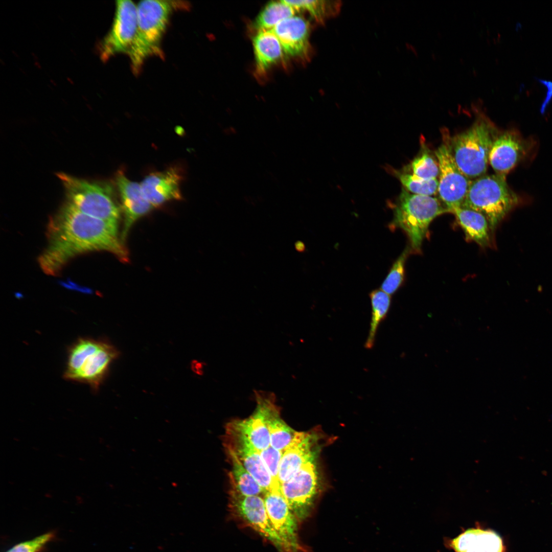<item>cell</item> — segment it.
Returning a JSON list of instances; mask_svg holds the SVG:
<instances>
[{
    "label": "cell",
    "mask_w": 552,
    "mask_h": 552,
    "mask_svg": "<svg viewBox=\"0 0 552 552\" xmlns=\"http://www.w3.org/2000/svg\"><path fill=\"white\" fill-rule=\"evenodd\" d=\"M47 238L38 263L49 275L57 274L72 258L88 251L105 250L123 261L128 260L118 237V224L85 214L67 202L50 221Z\"/></svg>",
    "instance_id": "1"
},
{
    "label": "cell",
    "mask_w": 552,
    "mask_h": 552,
    "mask_svg": "<svg viewBox=\"0 0 552 552\" xmlns=\"http://www.w3.org/2000/svg\"><path fill=\"white\" fill-rule=\"evenodd\" d=\"M188 5L183 1L157 0L141 1L136 5V31L127 53L135 74L148 58L163 57L161 41L170 17L174 11L187 9Z\"/></svg>",
    "instance_id": "2"
},
{
    "label": "cell",
    "mask_w": 552,
    "mask_h": 552,
    "mask_svg": "<svg viewBox=\"0 0 552 552\" xmlns=\"http://www.w3.org/2000/svg\"><path fill=\"white\" fill-rule=\"evenodd\" d=\"M118 355L114 347L105 340L80 338L68 349L63 376L66 380L87 384L97 392Z\"/></svg>",
    "instance_id": "3"
},
{
    "label": "cell",
    "mask_w": 552,
    "mask_h": 552,
    "mask_svg": "<svg viewBox=\"0 0 552 552\" xmlns=\"http://www.w3.org/2000/svg\"><path fill=\"white\" fill-rule=\"evenodd\" d=\"M518 200L516 194L508 186L505 176L496 174L484 175L471 181L461 207L482 214L493 233Z\"/></svg>",
    "instance_id": "4"
},
{
    "label": "cell",
    "mask_w": 552,
    "mask_h": 552,
    "mask_svg": "<svg viewBox=\"0 0 552 552\" xmlns=\"http://www.w3.org/2000/svg\"><path fill=\"white\" fill-rule=\"evenodd\" d=\"M492 127L484 115H480L469 129L454 136L449 144L456 165L470 180L484 175L487 171L495 137Z\"/></svg>",
    "instance_id": "5"
},
{
    "label": "cell",
    "mask_w": 552,
    "mask_h": 552,
    "mask_svg": "<svg viewBox=\"0 0 552 552\" xmlns=\"http://www.w3.org/2000/svg\"><path fill=\"white\" fill-rule=\"evenodd\" d=\"M449 212L439 198L412 194L403 189L395 208L393 225L404 231L411 249L419 252L432 221Z\"/></svg>",
    "instance_id": "6"
},
{
    "label": "cell",
    "mask_w": 552,
    "mask_h": 552,
    "mask_svg": "<svg viewBox=\"0 0 552 552\" xmlns=\"http://www.w3.org/2000/svg\"><path fill=\"white\" fill-rule=\"evenodd\" d=\"M58 176L65 190L67 203L85 214L118 224L120 210L110 183L90 181L64 173Z\"/></svg>",
    "instance_id": "7"
},
{
    "label": "cell",
    "mask_w": 552,
    "mask_h": 552,
    "mask_svg": "<svg viewBox=\"0 0 552 552\" xmlns=\"http://www.w3.org/2000/svg\"><path fill=\"white\" fill-rule=\"evenodd\" d=\"M317 458L308 462L290 478L282 483L280 492L299 522L311 514L319 493Z\"/></svg>",
    "instance_id": "8"
},
{
    "label": "cell",
    "mask_w": 552,
    "mask_h": 552,
    "mask_svg": "<svg viewBox=\"0 0 552 552\" xmlns=\"http://www.w3.org/2000/svg\"><path fill=\"white\" fill-rule=\"evenodd\" d=\"M228 508L232 515L272 543L279 552H289L268 517L263 497L245 496L230 486Z\"/></svg>",
    "instance_id": "9"
},
{
    "label": "cell",
    "mask_w": 552,
    "mask_h": 552,
    "mask_svg": "<svg viewBox=\"0 0 552 552\" xmlns=\"http://www.w3.org/2000/svg\"><path fill=\"white\" fill-rule=\"evenodd\" d=\"M136 27V5L131 1H117L112 26L99 45L101 59L106 61L118 54H127L133 41Z\"/></svg>",
    "instance_id": "10"
},
{
    "label": "cell",
    "mask_w": 552,
    "mask_h": 552,
    "mask_svg": "<svg viewBox=\"0 0 552 552\" xmlns=\"http://www.w3.org/2000/svg\"><path fill=\"white\" fill-rule=\"evenodd\" d=\"M435 154L440 170L438 193L451 213L455 208L461 206L472 180L458 168L447 142L442 144Z\"/></svg>",
    "instance_id": "11"
},
{
    "label": "cell",
    "mask_w": 552,
    "mask_h": 552,
    "mask_svg": "<svg viewBox=\"0 0 552 552\" xmlns=\"http://www.w3.org/2000/svg\"><path fill=\"white\" fill-rule=\"evenodd\" d=\"M225 448L232 450L244 468L266 492L273 490L272 478L260 451L236 428L232 422L226 426L223 437Z\"/></svg>",
    "instance_id": "12"
},
{
    "label": "cell",
    "mask_w": 552,
    "mask_h": 552,
    "mask_svg": "<svg viewBox=\"0 0 552 552\" xmlns=\"http://www.w3.org/2000/svg\"><path fill=\"white\" fill-rule=\"evenodd\" d=\"M263 499L267 514L275 530L289 552L300 549L298 539V521L280 491L265 492Z\"/></svg>",
    "instance_id": "13"
},
{
    "label": "cell",
    "mask_w": 552,
    "mask_h": 552,
    "mask_svg": "<svg viewBox=\"0 0 552 552\" xmlns=\"http://www.w3.org/2000/svg\"><path fill=\"white\" fill-rule=\"evenodd\" d=\"M528 150V142L517 132L506 131L495 137L489 154V163L495 174L506 177Z\"/></svg>",
    "instance_id": "14"
},
{
    "label": "cell",
    "mask_w": 552,
    "mask_h": 552,
    "mask_svg": "<svg viewBox=\"0 0 552 552\" xmlns=\"http://www.w3.org/2000/svg\"><path fill=\"white\" fill-rule=\"evenodd\" d=\"M318 438L315 433L295 432L291 443L283 451L279 472L280 486L308 462L317 458L320 450Z\"/></svg>",
    "instance_id": "15"
},
{
    "label": "cell",
    "mask_w": 552,
    "mask_h": 552,
    "mask_svg": "<svg viewBox=\"0 0 552 552\" xmlns=\"http://www.w3.org/2000/svg\"><path fill=\"white\" fill-rule=\"evenodd\" d=\"M182 179L180 169L172 167L148 175L140 184L145 198L154 208L170 200H180Z\"/></svg>",
    "instance_id": "16"
},
{
    "label": "cell",
    "mask_w": 552,
    "mask_h": 552,
    "mask_svg": "<svg viewBox=\"0 0 552 552\" xmlns=\"http://www.w3.org/2000/svg\"><path fill=\"white\" fill-rule=\"evenodd\" d=\"M116 181L124 215L121 237L122 241L126 239L133 224L148 214L153 206L145 198L140 183L130 180L122 172L117 174Z\"/></svg>",
    "instance_id": "17"
},
{
    "label": "cell",
    "mask_w": 552,
    "mask_h": 552,
    "mask_svg": "<svg viewBox=\"0 0 552 552\" xmlns=\"http://www.w3.org/2000/svg\"><path fill=\"white\" fill-rule=\"evenodd\" d=\"M280 41L284 53L292 57H306L310 51V25L300 16L284 19L272 30Z\"/></svg>",
    "instance_id": "18"
},
{
    "label": "cell",
    "mask_w": 552,
    "mask_h": 552,
    "mask_svg": "<svg viewBox=\"0 0 552 552\" xmlns=\"http://www.w3.org/2000/svg\"><path fill=\"white\" fill-rule=\"evenodd\" d=\"M455 552H503L501 538L496 532L480 528H469L450 542Z\"/></svg>",
    "instance_id": "19"
},
{
    "label": "cell",
    "mask_w": 552,
    "mask_h": 552,
    "mask_svg": "<svg viewBox=\"0 0 552 552\" xmlns=\"http://www.w3.org/2000/svg\"><path fill=\"white\" fill-rule=\"evenodd\" d=\"M258 393L264 404L270 446L277 450L284 451L291 443L296 431L290 427L281 418L274 395L262 391H258Z\"/></svg>",
    "instance_id": "20"
},
{
    "label": "cell",
    "mask_w": 552,
    "mask_h": 552,
    "mask_svg": "<svg viewBox=\"0 0 552 552\" xmlns=\"http://www.w3.org/2000/svg\"><path fill=\"white\" fill-rule=\"evenodd\" d=\"M256 72L262 76L273 65L282 59L284 52L272 30L257 31L252 40Z\"/></svg>",
    "instance_id": "21"
},
{
    "label": "cell",
    "mask_w": 552,
    "mask_h": 552,
    "mask_svg": "<svg viewBox=\"0 0 552 552\" xmlns=\"http://www.w3.org/2000/svg\"><path fill=\"white\" fill-rule=\"evenodd\" d=\"M255 397L257 406L253 413L247 418L232 422L260 451L270 446V436L266 423L264 404L258 391L255 392Z\"/></svg>",
    "instance_id": "22"
},
{
    "label": "cell",
    "mask_w": 552,
    "mask_h": 552,
    "mask_svg": "<svg viewBox=\"0 0 552 552\" xmlns=\"http://www.w3.org/2000/svg\"><path fill=\"white\" fill-rule=\"evenodd\" d=\"M467 239L482 247L491 245L492 232L486 218L474 210L458 207L452 211Z\"/></svg>",
    "instance_id": "23"
},
{
    "label": "cell",
    "mask_w": 552,
    "mask_h": 552,
    "mask_svg": "<svg viewBox=\"0 0 552 552\" xmlns=\"http://www.w3.org/2000/svg\"><path fill=\"white\" fill-rule=\"evenodd\" d=\"M225 449L231 466L228 474L230 486L243 495L263 496L266 491L244 468L235 454L228 449Z\"/></svg>",
    "instance_id": "24"
},
{
    "label": "cell",
    "mask_w": 552,
    "mask_h": 552,
    "mask_svg": "<svg viewBox=\"0 0 552 552\" xmlns=\"http://www.w3.org/2000/svg\"><path fill=\"white\" fill-rule=\"evenodd\" d=\"M295 10L284 1L267 4L255 19L253 27L257 31L271 30L284 19L295 15Z\"/></svg>",
    "instance_id": "25"
},
{
    "label": "cell",
    "mask_w": 552,
    "mask_h": 552,
    "mask_svg": "<svg viewBox=\"0 0 552 552\" xmlns=\"http://www.w3.org/2000/svg\"><path fill=\"white\" fill-rule=\"evenodd\" d=\"M372 304V318L367 338L364 347L372 349L380 323L384 320L390 306V296L381 289L372 291L370 294Z\"/></svg>",
    "instance_id": "26"
},
{
    "label": "cell",
    "mask_w": 552,
    "mask_h": 552,
    "mask_svg": "<svg viewBox=\"0 0 552 552\" xmlns=\"http://www.w3.org/2000/svg\"><path fill=\"white\" fill-rule=\"evenodd\" d=\"M285 2L292 6L296 11H306L318 22L338 12L339 2L331 1H286Z\"/></svg>",
    "instance_id": "27"
},
{
    "label": "cell",
    "mask_w": 552,
    "mask_h": 552,
    "mask_svg": "<svg viewBox=\"0 0 552 552\" xmlns=\"http://www.w3.org/2000/svg\"><path fill=\"white\" fill-rule=\"evenodd\" d=\"M396 175L410 193L430 196L438 193L439 180L437 178L424 180L408 173H398Z\"/></svg>",
    "instance_id": "28"
},
{
    "label": "cell",
    "mask_w": 552,
    "mask_h": 552,
    "mask_svg": "<svg viewBox=\"0 0 552 552\" xmlns=\"http://www.w3.org/2000/svg\"><path fill=\"white\" fill-rule=\"evenodd\" d=\"M411 248L407 247L398 257L392 267L381 289L389 295L394 294L403 282L405 274V264Z\"/></svg>",
    "instance_id": "29"
},
{
    "label": "cell",
    "mask_w": 552,
    "mask_h": 552,
    "mask_svg": "<svg viewBox=\"0 0 552 552\" xmlns=\"http://www.w3.org/2000/svg\"><path fill=\"white\" fill-rule=\"evenodd\" d=\"M412 175L424 180L437 178L440 170L438 163L426 150L412 162Z\"/></svg>",
    "instance_id": "30"
},
{
    "label": "cell",
    "mask_w": 552,
    "mask_h": 552,
    "mask_svg": "<svg viewBox=\"0 0 552 552\" xmlns=\"http://www.w3.org/2000/svg\"><path fill=\"white\" fill-rule=\"evenodd\" d=\"M260 452L264 464L272 478V490L280 491L279 472L283 451L277 450L269 446L267 448L260 451Z\"/></svg>",
    "instance_id": "31"
},
{
    "label": "cell",
    "mask_w": 552,
    "mask_h": 552,
    "mask_svg": "<svg viewBox=\"0 0 552 552\" xmlns=\"http://www.w3.org/2000/svg\"><path fill=\"white\" fill-rule=\"evenodd\" d=\"M52 532H48L35 538L18 543L6 552H39L54 538Z\"/></svg>",
    "instance_id": "32"
},
{
    "label": "cell",
    "mask_w": 552,
    "mask_h": 552,
    "mask_svg": "<svg viewBox=\"0 0 552 552\" xmlns=\"http://www.w3.org/2000/svg\"><path fill=\"white\" fill-rule=\"evenodd\" d=\"M537 80L542 84L544 85L547 88L546 96L545 99L544 100L543 103L541 105L540 111L542 113H543L548 105L549 102L552 99V82L550 81L543 80L539 79Z\"/></svg>",
    "instance_id": "33"
}]
</instances>
